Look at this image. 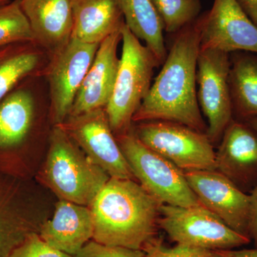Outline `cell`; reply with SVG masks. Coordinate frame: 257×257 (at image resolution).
Here are the masks:
<instances>
[{
  "label": "cell",
  "instance_id": "obj_1",
  "mask_svg": "<svg viewBox=\"0 0 257 257\" xmlns=\"http://www.w3.org/2000/svg\"><path fill=\"white\" fill-rule=\"evenodd\" d=\"M200 40L199 18L175 34L162 70L133 121H172L207 134L196 89Z\"/></svg>",
  "mask_w": 257,
  "mask_h": 257
},
{
  "label": "cell",
  "instance_id": "obj_2",
  "mask_svg": "<svg viewBox=\"0 0 257 257\" xmlns=\"http://www.w3.org/2000/svg\"><path fill=\"white\" fill-rule=\"evenodd\" d=\"M161 204L133 179H109L88 207L92 239L143 250L157 237Z\"/></svg>",
  "mask_w": 257,
  "mask_h": 257
},
{
  "label": "cell",
  "instance_id": "obj_3",
  "mask_svg": "<svg viewBox=\"0 0 257 257\" xmlns=\"http://www.w3.org/2000/svg\"><path fill=\"white\" fill-rule=\"evenodd\" d=\"M44 172L47 184L60 200L86 207L111 178L60 125H55L51 133Z\"/></svg>",
  "mask_w": 257,
  "mask_h": 257
},
{
  "label": "cell",
  "instance_id": "obj_4",
  "mask_svg": "<svg viewBox=\"0 0 257 257\" xmlns=\"http://www.w3.org/2000/svg\"><path fill=\"white\" fill-rule=\"evenodd\" d=\"M122 50L114 90L105 107L115 136L128 133L134 115L150 87L154 70L160 66L151 50L141 43L124 24L121 29Z\"/></svg>",
  "mask_w": 257,
  "mask_h": 257
},
{
  "label": "cell",
  "instance_id": "obj_5",
  "mask_svg": "<svg viewBox=\"0 0 257 257\" xmlns=\"http://www.w3.org/2000/svg\"><path fill=\"white\" fill-rule=\"evenodd\" d=\"M115 138L135 177L159 202L182 207L202 205L183 171L145 146L133 128Z\"/></svg>",
  "mask_w": 257,
  "mask_h": 257
},
{
  "label": "cell",
  "instance_id": "obj_6",
  "mask_svg": "<svg viewBox=\"0 0 257 257\" xmlns=\"http://www.w3.org/2000/svg\"><path fill=\"white\" fill-rule=\"evenodd\" d=\"M158 226L181 246L219 251L248 244L251 240L231 229L204 206L162 204Z\"/></svg>",
  "mask_w": 257,
  "mask_h": 257
},
{
  "label": "cell",
  "instance_id": "obj_7",
  "mask_svg": "<svg viewBox=\"0 0 257 257\" xmlns=\"http://www.w3.org/2000/svg\"><path fill=\"white\" fill-rule=\"evenodd\" d=\"M134 132L145 146L184 172L216 170V152L206 133L168 121H144Z\"/></svg>",
  "mask_w": 257,
  "mask_h": 257
},
{
  "label": "cell",
  "instance_id": "obj_8",
  "mask_svg": "<svg viewBox=\"0 0 257 257\" xmlns=\"http://www.w3.org/2000/svg\"><path fill=\"white\" fill-rule=\"evenodd\" d=\"M230 54L203 50L197 60V99L208 120L207 135L212 144L219 143L234 119L229 87Z\"/></svg>",
  "mask_w": 257,
  "mask_h": 257
},
{
  "label": "cell",
  "instance_id": "obj_9",
  "mask_svg": "<svg viewBox=\"0 0 257 257\" xmlns=\"http://www.w3.org/2000/svg\"><path fill=\"white\" fill-rule=\"evenodd\" d=\"M100 44H88L71 37L52 53L47 70L50 85L51 113L55 125L70 114L79 88L92 65Z\"/></svg>",
  "mask_w": 257,
  "mask_h": 257
},
{
  "label": "cell",
  "instance_id": "obj_10",
  "mask_svg": "<svg viewBox=\"0 0 257 257\" xmlns=\"http://www.w3.org/2000/svg\"><path fill=\"white\" fill-rule=\"evenodd\" d=\"M59 125L111 178L134 180L135 176L111 130L105 108L69 116Z\"/></svg>",
  "mask_w": 257,
  "mask_h": 257
},
{
  "label": "cell",
  "instance_id": "obj_11",
  "mask_svg": "<svg viewBox=\"0 0 257 257\" xmlns=\"http://www.w3.org/2000/svg\"><path fill=\"white\" fill-rule=\"evenodd\" d=\"M199 20L201 50L257 54V27L237 0H214L211 10L200 15Z\"/></svg>",
  "mask_w": 257,
  "mask_h": 257
},
{
  "label": "cell",
  "instance_id": "obj_12",
  "mask_svg": "<svg viewBox=\"0 0 257 257\" xmlns=\"http://www.w3.org/2000/svg\"><path fill=\"white\" fill-rule=\"evenodd\" d=\"M184 175L202 206L231 229L250 239L249 194L217 170L190 171Z\"/></svg>",
  "mask_w": 257,
  "mask_h": 257
},
{
  "label": "cell",
  "instance_id": "obj_13",
  "mask_svg": "<svg viewBox=\"0 0 257 257\" xmlns=\"http://www.w3.org/2000/svg\"><path fill=\"white\" fill-rule=\"evenodd\" d=\"M219 143L216 170L243 192H251L257 186V132L234 119Z\"/></svg>",
  "mask_w": 257,
  "mask_h": 257
},
{
  "label": "cell",
  "instance_id": "obj_14",
  "mask_svg": "<svg viewBox=\"0 0 257 257\" xmlns=\"http://www.w3.org/2000/svg\"><path fill=\"white\" fill-rule=\"evenodd\" d=\"M121 39L120 30L101 42L77 92L69 116H78L107 105L119 70L120 58L117 50Z\"/></svg>",
  "mask_w": 257,
  "mask_h": 257
},
{
  "label": "cell",
  "instance_id": "obj_15",
  "mask_svg": "<svg viewBox=\"0 0 257 257\" xmlns=\"http://www.w3.org/2000/svg\"><path fill=\"white\" fill-rule=\"evenodd\" d=\"M38 234L51 247L74 256L92 239L94 224L90 209L60 200L52 219L40 225Z\"/></svg>",
  "mask_w": 257,
  "mask_h": 257
},
{
  "label": "cell",
  "instance_id": "obj_16",
  "mask_svg": "<svg viewBox=\"0 0 257 257\" xmlns=\"http://www.w3.org/2000/svg\"><path fill=\"white\" fill-rule=\"evenodd\" d=\"M35 42L54 53L72 37L71 0H20Z\"/></svg>",
  "mask_w": 257,
  "mask_h": 257
},
{
  "label": "cell",
  "instance_id": "obj_17",
  "mask_svg": "<svg viewBox=\"0 0 257 257\" xmlns=\"http://www.w3.org/2000/svg\"><path fill=\"white\" fill-rule=\"evenodd\" d=\"M72 37L88 44H100L121 30L124 17L117 0H71Z\"/></svg>",
  "mask_w": 257,
  "mask_h": 257
},
{
  "label": "cell",
  "instance_id": "obj_18",
  "mask_svg": "<svg viewBox=\"0 0 257 257\" xmlns=\"http://www.w3.org/2000/svg\"><path fill=\"white\" fill-rule=\"evenodd\" d=\"M228 81L234 119L247 121L257 117V54L230 53Z\"/></svg>",
  "mask_w": 257,
  "mask_h": 257
},
{
  "label": "cell",
  "instance_id": "obj_19",
  "mask_svg": "<svg viewBox=\"0 0 257 257\" xmlns=\"http://www.w3.org/2000/svg\"><path fill=\"white\" fill-rule=\"evenodd\" d=\"M124 23L139 40H143L159 64L167 55L164 26L152 0H117Z\"/></svg>",
  "mask_w": 257,
  "mask_h": 257
},
{
  "label": "cell",
  "instance_id": "obj_20",
  "mask_svg": "<svg viewBox=\"0 0 257 257\" xmlns=\"http://www.w3.org/2000/svg\"><path fill=\"white\" fill-rule=\"evenodd\" d=\"M35 111L31 93L18 90L0 103V147L15 146L28 135Z\"/></svg>",
  "mask_w": 257,
  "mask_h": 257
},
{
  "label": "cell",
  "instance_id": "obj_21",
  "mask_svg": "<svg viewBox=\"0 0 257 257\" xmlns=\"http://www.w3.org/2000/svg\"><path fill=\"white\" fill-rule=\"evenodd\" d=\"M38 231L10 199L0 195V257H9L29 235Z\"/></svg>",
  "mask_w": 257,
  "mask_h": 257
},
{
  "label": "cell",
  "instance_id": "obj_22",
  "mask_svg": "<svg viewBox=\"0 0 257 257\" xmlns=\"http://www.w3.org/2000/svg\"><path fill=\"white\" fill-rule=\"evenodd\" d=\"M41 58L40 51L34 46L11 51L0 58V101L19 81L35 72Z\"/></svg>",
  "mask_w": 257,
  "mask_h": 257
},
{
  "label": "cell",
  "instance_id": "obj_23",
  "mask_svg": "<svg viewBox=\"0 0 257 257\" xmlns=\"http://www.w3.org/2000/svg\"><path fill=\"white\" fill-rule=\"evenodd\" d=\"M30 42H35V37L20 0L0 6V47Z\"/></svg>",
  "mask_w": 257,
  "mask_h": 257
},
{
  "label": "cell",
  "instance_id": "obj_24",
  "mask_svg": "<svg viewBox=\"0 0 257 257\" xmlns=\"http://www.w3.org/2000/svg\"><path fill=\"white\" fill-rule=\"evenodd\" d=\"M163 23L164 30L175 34L192 23L201 15L200 0H152Z\"/></svg>",
  "mask_w": 257,
  "mask_h": 257
},
{
  "label": "cell",
  "instance_id": "obj_25",
  "mask_svg": "<svg viewBox=\"0 0 257 257\" xmlns=\"http://www.w3.org/2000/svg\"><path fill=\"white\" fill-rule=\"evenodd\" d=\"M146 257H224L212 250L176 244L169 247L160 238L152 239L143 248Z\"/></svg>",
  "mask_w": 257,
  "mask_h": 257
},
{
  "label": "cell",
  "instance_id": "obj_26",
  "mask_svg": "<svg viewBox=\"0 0 257 257\" xmlns=\"http://www.w3.org/2000/svg\"><path fill=\"white\" fill-rule=\"evenodd\" d=\"M73 257H146L145 251L90 240Z\"/></svg>",
  "mask_w": 257,
  "mask_h": 257
},
{
  "label": "cell",
  "instance_id": "obj_27",
  "mask_svg": "<svg viewBox=\"0 0 257 257\" xmlns=\"http://www.w3.org/2000/svg\"><path fill=\"white\" fill-rule=\"evenodd\" d=\"M9 257H73L56 250L47 245L35 232L29 235L20 246L15 248Z\"/></svg>",
  "mask_w": 257,
  "mask_h": 257
},
{
  "label": "cell",
  "instance_id": "obj_28",
  "mask_svg": "<svg viewBox=\"0 0 257 257\" xmlns=\"http://www.w3.org/2000/svg\"><path fill=\"white\" fill-rule=\"evenodd\" d=\"M249 236L257 248V186L249 193Z\"/></svg>",
  "mask_w": 257,
  "mask_h": 257
},
{
  "label": "cell",
  "instance_id": "obj_29",
  "mask_svg": "<svg viewBox=\"0 0 257 257\" xmlns=\"http://www.w3.org/2000/svg\"><path fill=\"white\" fill-rule=\"evenodd\" d=\"M241 8L257 27V0H237Z\"/></svg>",
  "mask_w": 257,
  "mask_h": 257
},
{
  "label": "cell",
  "instance_id": "obj_30",
  "mask_svg": "<svg viewBox=\"0 0 257 257\" xmlns=\"http://www.w3.org/2000/svg\"><path fill=\"white\" fill-rule=\"evenodd\" d=\"M216 251L224 257H257V248L251 249L219 250Z\"/></svg>",
  "mask_w": 257,
  "mask_h": 257
},
{
  "label": "cell",
  "instance_id": "obj_31",
  "mask_svg": "<svg viewBox=\"0 0 257 257\" xmlns=\"http://www.w3.org/2000/svg\"><path fill=\"white\" fill-rule=\"evenodd\" d=\"M245 122L247 123L251 128L257 132V117L253 118V119H249L247 121H245Z\"/></svg>",
  "mask_w": 257,
  "mask_h": 257
},
{
  "label": "cell",
  "instance_id": "obj_32",
  "mask_svg": "<svg viewBox=\"0 0 257 257\" xmlns=\"http://www.w3.org/2000/svg\"><path fill=\"white\" fill-rule=\"evenodd\" d=\"M11 1L12 0H0V6L8 4V3H10Z\"/></svg>",
  "mask_w": 257,
  "mask_h": 257
}]
</instances>
